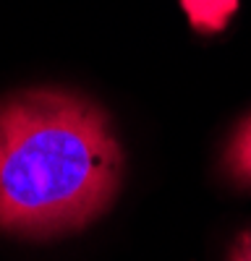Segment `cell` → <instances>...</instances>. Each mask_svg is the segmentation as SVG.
I'll list each match as a JSON object with an SVG mask.
<instances>
[{
	"mask_svg": "<svg viewBox=\"0 0 251 261\" xmlns=\"http://www.w3.org/2000/svg\"><path fill=\"white\" fill-rule=\"evenodd\" d=\"M120 178V144L87 97L34 89L0 105V230H81L110 206Z\"/></svg>",
	"mask_w": 251,
	"mask_h": 261,
	"instance_id": "1",
	"label": "cell"
},
{
	"mask_svg": "<svg viewBox=\"0 0 251 261\" xmlns=\"http://www.w3.org/2000/svg\"><path fill=\"white\" fill-rule=\"evenodd\" d=\"M181 8L194 32L217 34L238 11V0H181Z\"/></svg>",
	"mask_w": 251,
	"mask_h": 261,
	"instance_id": "2",
	"label": "cell"
},
{
	"mask_svg": "<svg viewBox=\"0 0 251 261\" xmlns=\"http://www.w3.org/2000/svg\"><path fill=\"white\" fill-rule=\"evenodd\" d=\"M225 165L228 172L241 183L251 186V115L238 125L225 151Z\"/></svg>",
	"mask_w": 251,
	"mask_h": 261,
	"instance_id": "3",
	"label": "cell"
},
{
	"mask_svg": "<svg viewBox=\"0 0 251 261\" xmlns=\"http://www.w3.org/2000/svg\"><path fill=\"white\" fill-rule=\"evenodd\" d=\"M230 261H251V230H246L236 241L233 253H230Z\"/></svg>",
	"mask_w": 251,
	"mask_h": 261,
	"instance_id": "4",
	"label": "cell"
}]
</instances>
